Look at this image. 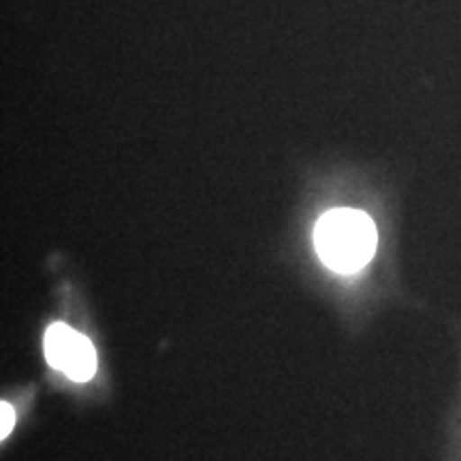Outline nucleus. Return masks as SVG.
Wrapping results in <instances>:
<instances>
[{
    "mask_svg": "<svg viewBox=\"0 0 461 461\" xmlns=\"http://www.w3.org/2000/svg\"><path fill=\"white\" fill-rule=\"evenodd\" d=\"M316 252L338 274H355L372 261L378 246L376 224L366 212L338 207L316 224Z\"/></svg>",
    "mask_w": 461,
    "mask_h": 461,
    "instance_id": "obj_1",
    "label": "nucleus"
},
{
    "mask_svg": "<svg viewBox=\"0 0 461 461\" xmlns=\"http://www.w3.org/2000/svg\"><path fill=\"white\" fill-rule=\"evenodd\" d=\"M45 359L51 367L65 372L75 383H86L96 374V350L88 338L65 322H56L45 333Z\"/></svg>",
    "mask_w": 461,
    "mask_h": 461,
    "instance_id": "obj_2",
    "label": "nucleus"
},
{
    "mask_svg": "<svg viewBox=\"0 0 461 461\" xmlns=\"http://www.w3.org/2000/svg\"><path fill=\"white\" fill-rule=\"evenodd\" d=\"M0 419H3V425H0V438L5 440V438L11 434V429H14V425H15V412L7 402L0 403Z\"/></svg>",
    "mask_w": 461,
    "mask_h": 461,
    "instance_id": "obj_3",
    "label": "nucleus"
}]
</instances>
